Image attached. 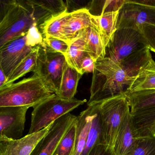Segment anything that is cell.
Returning a JSON list of instances; mask_svg holds the SVG:
<instances>
[{"label": "cell", "instance_id": "cell-36", "mask_svg": "<svg viewBox=\"0 0 155 155\" xmlns=\"http://www.w3.org/2000/svg\"><path fill=\"white\" fill-rule=\"evenodd\" d=\"M134 2L155 8V0H132Z\"/></svg>", "mask_w": 155, "mask_h": 155}, {"label": "cell", "instance_id": "cell-27", "mask_svg": "<svg viewBox=\"0 0 155 155\" xmlns=\"http://www.w3.org/2000/svg\"><path fill=\"white\" fill-rule=\"evenodd\" d=\"M125 155H155V135L137 137Z\"/></svg>", "mask_w": 155, "mask_h": 155}, {"label": "cell", "instance_id": "cell-21", "mask_svg": "<svg viewBox=\"0 0 155 155\" xmlns=\"http://www.w3.org/2000/svg\"><path fill=\"white\" fill-rule=\"evenodd\" d=\"M69 12L54 15L38 26L43 37L50 36L64 41V30ZM65 42V41H64Z\"/></svg>", "mask_w": 155, "mask_h": 155}, {"label": "cell", "instance_id": "cell-14", "mask_svg": "<svg viewBox=\"0 0 155 155\" xmlns=\"http://www.w3.org/2000/svg\"><path fill=\"white\" fill-rule=\"evenodd\" d=\"M137 137L129 109L120 126L113 148L116 155L126 154Z\"/></svg>", "mask_w": 155, "mask_h": 155}, {"label": "cell", "instance_id": "cell-33", "mask_svg": "<svg viewBox=\"0 0 155 155\" xmlns=\"http://www.w3.org/2000/svg\"><path fill=\"white\" fill-rule=\"evenodd\" d=\"M16 2L17 0H0V25L15 5Z\"/></svg>", "mask_w": 155, "mask_h": 155}, {"label": "cell", "instance_id": "cell-3", "mask_svg": "<svg viewBox=\"0 0 155 155\" xmlns=\"http://www.w3.org/2000/svg\"><path fill=\"white\" fill-rule=\"evenodd\" d=\"M53 93L34 74L0 89V107H33Z\"/></svg>", "mask_w": 155, "mask_h": 155}, {"label": "cell", "instance_id": "cell-11", "mask_svg": "<svg viewBox=\"0 0 155 155\" xmlns=\"http://www.w3.org/2000/svg\"><path fill=\"white\" fill-rule=\"evenodd\" d=\"M32 48L25 44V35L12 40L0 49L1 64L7 81Z\"/></svg>", "mask_w": 155, "mask_h": 155}, {"label": "cell", "instance_id": "cell-18", "mask_svg": "<svg viewBox=\"0 0 155 155\" xmlns=\"http://www.w3.org/2000/svg\"><path fill=\"white\" fill-rule=\"evenodd\" d=\"M83 75L67 64L62 76L60 89L57 95L64 99L74 98L78 82Z\"/></svg>", "mask_w": 155, "mask_h": 155}, {"label": "cell", "instance_id": "cell-9", "mask_svg": "<svg viewBox=\"0 0 155 155\" xmlns=\"http://www.w3.org/2000/svg\"><path fill=\"white\" fill-rule=\"evenodd\" d=\"M77 117L69 113L54 121L30 155H54L60 141Z\"/></svg>", "mask_w": 155, "mask_h": 155}, {"label": "cell", "instance_id": "cell-6", "mask_svg": "<svg viewBox=\"0 0 155 155\" xmlns=\"http://www.w3.org/2000/svg\"><path fill=\"white\" fill-rule=\"evenodd\" d=\"M98 102L105 143L113 149L120 126L129 110V105L124 94Z\"/></svg>", "mask_w": 155, "mask_h": 155}, {"label": "cell", "instance_id": "cell-4", "mask_svg": "<svg viewBox=\"0 0 155 155\" xmlns=\"http://www.w3.org/2000/svg\"><path fill=\"white\" fill-rule=\"evenodd\" d=\"M86 100L64 99L53 94L33 107L28 134L42 130L58 118L84 104Z\"/></svg>", "mask_w": 155, "mask_h": 155}, {"label": "cell", "instance_id": "cell-5", "mask_svg": "<svg viewBox=\"0 0 155 155\" xmlns=\"http://www.w3.org/2000/svg\"><path fill=\"white\" fill-rule=\"evenodd\" d=\"M37 62L33 72L51 93L57 95L63 72L67 64L65 56L52 50L43 42L37 45Z\"/></svg>", "mask_w": 155, "mask_h": 155}, {"label": "cell", "instance_id": "cell-1", "mask_svg": "<svg viewBox=\"0 0 155 155\" xmlns=\"http://www.w3.org/2000/svg\"><path fill=\"white\" fill-rule=\"evenodd\" d=\"M152 58L146 48L120 63L108 57L96 62L87 104L124 94Z\"/></svg>", "mask_w": 155, "mask_h": 155}, {"label": "cell", "instance_id": "cell-29", "mask_svg": "<svg viewBox=\"0 0 155 155\" xmlns=\"http://www.w3.org/2000/svg\"><path fill=\"white\" fill-rule=\"evenodd\" d=\"M43 42V37L38 25L35 23L29 28L25 35V44L27 46L33 48Z\"/></svg>", "mask_w": 155, "mask_h": 155}, {"label": "cell", "instance_id": "cell-2", "mask_svg": "<svg viewBox=\"0 0 155 155\" xmlns=\"http://www.w3.org/2000/svg\"><path fill=\"white\" fill-rule=\"evenodd\" d=\"M52 16L39 1L17 0L0 25V49L12 40L25 35L34 24L39 26Z\"/></svg>", "mask_w": 155, "mask_h": 155}, {"label": "cell", "instance_id": "cell-20", "mask_svg": "<svg viewBox=\"0 0 155 155\" xmlns=\"http://www.w3.org/2000/svg\"><path fill=\"white\" fill-rule=\"evenodd\" d=\"M138 137L155 134V107L131 114Z\"/></svg>", "mask_w": 155, "mask_h": 155}, {"label": "cell", "instance_id": "cell-16", "mask_svg": "<svg viewBox=\"0 0 155 155\" xmlns=\"http://www.w3.org/2000/svg\"><path fill=\"white\" fill-rule=\"evenodd\" d=\"M94 103L87 104L85 110L77 117V136L75 148L73 155H81L84 151L94 114Z\"/></svg>", "mask_w": 155, "mask_h": 155}, {"label": "cell", "instance_id": "cell-19", "mask_svg": "<svg viewBox=\"0 0 155 155\" xmlns=\"http://www.w3.org/2000/svg\"><path fill=\"white\" fill-rule=\"evenodd\" d=\"M93 103L95 106L94 114L85 146L81 155H88L93 148L97 145H106L102 131V122L99 112V103L96 102Z\"/></svg>", "mask_w": 155, "mask_h": 155}, {"label": "cell", "instance_id": "cell-8", "mask_svg": "<svg viewBox=\"0 0 155 155\" xmlns=\"http://www.w3.org/2000/svg\"><path fill=\"white\" fill-rule=\"evenodd\" d=\"M145 23L155 26V8L126 0L118 13L117 29L131 28L141 31Z\"/></svg>", "mask_w": 155, "mask_h": 155}, {"label": "cell", "instance_id": "cell-31", "mask_svg": "<svg viewBox=\"0 0 155 155\" xmlns=\"http://www.w3.org/2000/svg\"><path fill=\"white\" fill-rule=\"evenodd\" d=\"M43 42L51 49L65 56L69 49V44L63 40L50 36L43 37Z\"/></svg>", "mask_w": 155, "mask_h": 155}, {"label": "cell", "instance_id": "cell-22", "mask_svg": "<svg viewBox=\"0 0 155 155\" xmlns=\"http://www.w3.org/2000/svg\"><path fill=\"white\" fill-rule=\"evenodd\" d=\"M155 89V62L152 58L138 74L126 92Z\"/></svg>", "mask_w": 155, "mask_h": 155}, {"label": "cell", "instance_id": "cell-37", "mask_svg": "<svg viewBox=\"0 0 155 155\" xmlns=\"http://www.w3.org/2000/svg\"><path fill=\"white\" fill-rule=\"evenodd\" d=\"M7 81V78L2 68L1 57H0V89L6 84Z\"/></svg>", "mask_w": 155, "mask_h": 155}, {"label": "cell", "instance_id": "cell-17", "mask_svg": "<svg viewBox=\"0 0 155 155\" xmlns=\"http://www.w3.org/2000/svg\"><path fill=\"white\" fill-rule=\"evenodd\" d=\"M124 95L132 115L155 107V89L125 92Z\"/></svg>", "mask_w": 155, "mask_h": 155}, {"label": "cell", "instance_id": "cell-35", "mask_svg": "<svg viewBox=\"0 0 155 155\" xmlns=\"http://www.w3.org/2000/svg\"><path fill=\"white\" fill-rule=\"evenodd\" d=\"M94 62L93 58L88 54L86 55L83 59L81 63V72L82 74L86 73H93L94 69Z\"/></svg>", "mask_w": 155, "mask_h": 155}, {"label": "cell", "instance_id": "cell-26", "mask_svg": "<svg viewBox=\"0 0 155 155\" xmlns=\"http://www.w3.org/2000/svg\"><path fill=\"white\" fill-rule=\"evenodd\" d=\"M77 136V119L59 143L54 155H73Z\"/></svg>", "mask_w": 155, "mask_h": 155}, {"label": "cell", "instance_id": "cell-28", "mask_svg": "<svg viewBox=\"0 0 155 155\" xmlns=\"http://www.w3.org/2000/svg\"><path fill=\"white\" fill-rule=\"evenodd\" d=\"M126 0H107V1H93L90 4L89 8H96V9L100 7V15L105 13L110 12H119L121 9Z\"/></svg>", "mask_w": 155, "mask_h": 155}, {"label": "cell", "instance_id": "cell-10", "mask_svg": "<svg viewBox=\"0 0 155 155\" xmlns=\"http://www.w3.org/2000/svg\"><path fill=\"white\" fill-rule=\"evenodd\" d=\"M28 107H0V138L22 136Z\"/></svg>", "mask_w": 155, "mask_h": 155}, {"label": "cell", "instance_id": "cell-34", "mask_svg": "<svg viewBox=\"0 0 155 155\" xmlns=\"http://www.w3.org/2000/svg\"><path fill=\"white\" fill-rule=\"evenodd\" d=\"M88 155H116L113 148L105 144L95 146Z\"/></svg>", "mask_w": 155, "mask_h": 155}, {"label": "cell", "instance_id": "cell-23", "mask_svg": "<svg viewBox=\"0 0 155 155\" xmlns=\"http://www.w3.org/2000/svg\"><path fill=\"white\" fill-rule=\"evenodd\" d=\"M118 13L110 12L99 16L92 15L99 28L106 48L117 29Z\"/></svg>", "mask_w": 155, "mask_h": 155}, {"label": "cell", "instance_id": "cell-15", "mask_svg": "<svg viewBox=\"0 0 155 155\" xmlns=\"http://www.w3.org/2000/svg\"><path fill=\"white\" fill-rule=\"evenodd\" d=\"M88 27L81 32L85 42V51L95 62L106 56V47L94 19Z\"/></svg>", "mask_w": 155, "mask_h": 155}, {"label": "cell", "instance_id": "cell-13", "mask_svg": "<svg viewBox=\"0 0 155 155\" xmlns=\"http://www.w3.org/2000/svg\"><path fill=\"white\" fill-rule=\"evenodd\" d=\"M92 15L87 8L68 13L64 30V41L70 44L93 23Z\"/></svg>", "mask_w": 155, "mask_h": 155}, {"label": "cell", "instance_id": "cell-24", "mask_svg": "<svg viewBox=\"0 0 155 155\" xmlns=\"http://www.w3.org/2000/svg\"><path fill=\"white\" fill-rule=\"evenodd\" d=\"M87 54L85 51L84 40L81 33L77 38L69 44V49L65 56L66 62L68 65L82 74L81 63Z\"/></svg>", "mask_w": 155, "mask_h": 155}, {"label": "cell", "instance_id": "cell-38", "mask_svg": "<svg viewBox=\"0 0 155 155\" xmlns=\"http://www.w3.org/2000/svg\"><path fill=\"white\" fill-rule=\"evenodd\" d=\"M154 135H155V134H154Z\"/></svg>", "mask_w": 155, "mask_h": 155}, {"label": "cell", "instance_id": "cell-30", "mask_svg": "<svg viewBox=\"0 0 155 155\" xmlns=\"http://www.w3.org/2000/svg\"><path fill=\"white\" fill-rule=\"evenodd\" d=\"M41 5L52 15H56L67 11L66 4L63 1L41 0Z\"/></svg>", "mask_w": 155, "mask_h": 155}, {"label": "cell", "instance_id": "cell-7", "mask_svg": "<svg viewBox=\"0 0 155 155\" xmlns=\"http://www.w3.org/2000/svg\"><path fill=\"white\" fill-rule=\"evenodd\" d=\"M147 48L141 31L131 28L117 29L106 48V56L120 63Z\"/></svg>", "mask_w": 155, "mask_h": 155}, {"label": "cell", "instance_id": "cell-25", "mask_svg": "<svg viewBox=\"0 0 155 155\" xmlns=\"http://www.w3.org/2000/svg\"><path fill=\"white\" fill-rule=\"evenodd\" d=\"M37 45L33 47L31 52L20 62L11 75L6 84L13 83L28 73L34 72L37 62Z\"/></svg>", "mask_w": 155, "mask_h": 155}, {"label": "cell", "instance_id": "cell-12", "mask_svg": "<svg viewBox=\"0 0 155 155\" xmlns=\"http://www.w3.org/2000/svg\"><path fill=\"white\" fill-rule=\"evenodd\" d=\"M54 122L38 132L28 134L19 139L0 138V155H30L43 138Z\"/></svg>", "mask_w": 155, "mask_h": 155}, {"label": "cell", "instance_id": "cell-32", "mask_svg": "<svg viewBox=\"0 0 155 155\" xmlns=\"http://www.w3.org/2000/svg\"><path fill=\"white\" fill-rule=\"evenodd\" d=\"M141 32L150 51L155 53V26L145 23L142 25Z\"/></svg>", "mask_w": 155, "mask_h": 155}]
</instances>
